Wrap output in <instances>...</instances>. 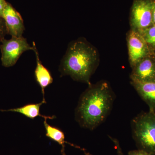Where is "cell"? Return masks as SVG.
<instances>
[{
	"instance_id": "cell-1",
	"label": "cell",
	"mask_w": 155,
	"mask_h": 155,
	"mask_svg": "<svg viewBox=\"0 0 155 155\" xmlns=\"http://www.w3.org/2000/svg\"><path fill=\"white\" fill-rule=\"evenodd\" d=\"M115 97L107 81L91 84L79 98L75 111L76 122L83 128L94 130L107 119Z\"/></svg>"
},
{
	"instance_id": "cell-2",
	"label": "cell",
	"mask_w": 155,
	"mask_h": 155,
	"mask_svg": "<svg viewBox=\"0 0 155 155\" xmlns=\"http://www.w3.org/2000/svg\"><path fill=\"white\" fill-rule=\"evenodd\" d=\"M99 62L98 52L83 38L71 42L59 67L61 76L90 85V79Z\"/></svg>"
},
{
	"instance_id": "cell-3",
	"label": "cell",
	"mask_w": 155,
	"mask_h": 155,
	"mask_svg": "<svg viewBox=\"0 0 155 155\" xmlns=\"http://www.w3.org/2000/svg\"><path fill=\"white\" fill-rule=\"evenodd\" d=\"M134 139L138 149L155 155V112L141 113L131 121Z\"/></svg>"
},
{
	"instance_id": "cell-4",
	"label": "cell",
	"mask_w": 155,
	"mask_h": 155,
	"mask_svg": "<svg viewBox=\"0 0 155 155\" xmlns=\"http://www.w3.org/2000/svg\"><path fill=\"white\" fill-rule=\"evenodd\" d=\"M153 0H133L130 8V29L140 32L153 25Z\"/></svg>"
},
{
	"instance_id": "cell-5",
	"label": "cell",
	"mask_w": 155,
	"mask_h": 155,
	"mask_svg": "<svg viewBox=\"0 0 155 155\" xmlns=\"http://www.w3.org/2000/svg\"><path fill=\"white\" fill-rule=\"evenodd\" d=\"M0 45L2 53V65L5 67L14 66L22 53L29 50H33L26 38L23 37H12L10 39H4Z\"/></svg>"
},
{
	"instance_id": "cell-6",
	"label": "cell",
	"mask_w": 155,
	"mask_h": 155,
	"mask_svg": "<svg viewBox=\"0 0 155 155\" xmlns=\"http://www.w3.org/2000/svg\"><path fill=\"white\" fill-rule=\"evenodd\" d=\"M126 39L129 64L131 68L143 58L152 54V51L137 31L130 29Z\"/></svg>"
},
{
	"instance_id": "cell-7",
	"label": "cell",
	"mask_w": 155,
	"mask_h": 155,
	"mask_svg": "<svg viewBox=\"0 0 155 155\" xmlns=\"http://www.w3.org/2000/svg\"><path fill=\"white\" fill-rule=\"evenodd\" d=\"M130 78L139 82L155 81V55L152 53L131 68Z\"/></svg>"
},
{
	"instance_id": "cell-8",
	"label": "cell",
	"mask_w": 155,
	"mask_h": 155,
	"mask_svg": "<svg viewBox=\"0 0 155 155\" xmlns=\"http://www.w3.org/2000/svg\"><path fill=\"white\" fill-rule=\"evenodd\" d=\"M3 19L5 22L8 34L14 37H21L25 30L23 19L17 12L8 2L3 14Z\"/></svg>"
},
{
	"instance_id": "cell-9",
	"label": "cell",
	"mask_w": 155,
	"mask_h": 155,
	"mask_svg": "<svg viewBox=\"0 0 155 155\" xmlns=\"http://www.w3.org/2000/svg\"><path fill=\"white\" fill-rule=\"evenodd\" d=\"M130 83L148 106L149 111L155 112V81L142 82L131 81Z\"/></svg>"
},
{
	"instance_id": "cell-10",
	"label": "cell",
	"mask_w": 155,
	"mask_h": 155,
	"mask_svg": "<svg viewBox=\"0 0 155 155\" xmlns=\"http://www.w3.org/2000/svg\"><path fill=\"white\" fill-rule=\"evenodd\" d=\"M34 52L35 53L36 59V67L35 70V76L37 82L41 89L43 101L45 99V89L52 83L53 78L51 72L42 64L39 59L38 51L37 49L34 42H33Z\"/></svg>"
},
{
	"instance_id": "cell-11",
	"label": "cell",
	"mask_w": 155,
	"mask_h": 155,
	"mask_svg": "<svg viewBox=\"0 0 155 155\" xmlns=\"http://www.w3.org/2000/svg\"><path fill=\"white\" fill-rule=\"evenodd\" d=\"M46 102L42 101L41 102L38 104H29L22 106L20 107L14 108L8 110H0L2 111H9V112H16L20 113L24 115L25 117L29 119H34L38 116L42 117L44 119H53L55 118V116H46L41 115L40 114L41 106L44 104Z\"/></svg>"
},
{
	"instance_id": "cell-12",
	"label": "cell",
	"mask_w": 155,
	"mask_h": 155,
	"mask_svg": "<svg viewBox=\"0 0 155 155\" xmlns=\"http://www.w3.org/2000/svg\"><path fill=\"white\" fill-rule=\"evenodd\" d=\"M44 125L46 130V136L52 140L59 143L62 147L61 152L62 155H66L65 153V134L63 130L55 126L50 125L45 119Z\"/></svg>"
},
{
	"instance_id": "cell-13",
	"label": "cell",
	"mask_w": 155,
	"mask_h": 155,
	"mask_svg": "<svg viewBox=\"0 0 155 155\" xmlns=\"http://www.w3.org/2000/svg\"><path fill=\"white\" fill-rule=\"evenodd\" d=\"M139 33L144 39L152 51L155 50V25H153Z\"/></svg>"
},
{
	"instance_id": "cell-14",
	"label": "cell",
	"mask_w": 155,
	"mask_h": 155,
	"mask_svg": "<svg viewBox=\"0 0 155 155\" xmlns=\"http://www.w3.org/2000/svg\"><path fill=\"white\" fill-rule=\"evenodd\" d=\"M8 34L5 22L2 18L0 17V43L5 39L6 35Z\"/></svg>"
},
{
	"instance_id": "cell-15",
	"label": "cell",
	"mask_w": 155,
	"mask_h": 155,
	"mask_svg": "<svg viewBox=\"0 0 155 155\" xmlns=\"http://www.w3.org/2000/svg\"><path fill=\"white\" fill-rule=\"evenodd\" d=\"M128 155H150L147 153L142 150L138 149L130 151L128 153Z\"/></svg>"
},
{
	"instance_id": "cell-16",
	"label": "cell",
	"mask_w": 155,
	"mask_h": 155,
	"mask_svg": "<svg viewBox=\"0 0 155 155\" xmlns=\"http://www.w3.org/2000/svg\"><path fill=\"white\" fill-rule=\"evenodd\" d=\"M8 2L5 0H0V17L2 18L4 10Z\"/></svg>"
},
{
	"instance_id": "cell-17",
	"label": "cell",
	"mask_w": 155,
	"mask_h": 155,
	"mask_svg": "<svg viewBox=\"0 0 155 155\" xmlns=\"http://www.w3.org/2000/svg\"><path fill=\"white\" fill-rule=\"evenodd\" d=\"M111 139L115 143V147H116V150H117V155H123V153H122V150L121 148L119 146V143L118 140L112 138L111 137Z\"/></svg>"
},
{
	"instance_id": "cell-18",
	"label": "cell",
	"mask_w": 155,
	"mask_h": 155,
	"mask_svg": "<svg viewBox=\"0 0 155 155\" xmlns=\"http://www.w3.org/2000/svg\"><path fill=\"white\" fill-rule=\"evenodd\" d=\"M152 22L153 25H155V0H153L152 9Z\"/></svg>"
},
{
	"instance_id": "cell-19",
	"label": "cell",
	"mask_w": 155,
	"mask_h": 155,
	"mask_svg": "<svg viewBox=\"0 0 155 155\" xmlns=\"http://www.w3.org/2000/svg\"><path fill=\"white\" fill-rule=\"evenodd\" d=\"M80 148L81 149V148ZM81 149L83 151L84 153V155H92L90 153L87 152L86 151H85V150L84 149Z\"/></svg>"
},
{
	"instance_id": "cell-20",
	"label": "cell",
	"mask_w": 155,
	"mask_h": 155,
	"mask_svg": "<svg viewBox=\"0 0 155 155\" xmlns=\"http://www.w3.org/2000/svg\"><path fill=\"white\" fill-rule=\"evenodd\" d=\"M152 51L153 54L155 55V50H153Z\"/></svg>"
}]
</instances>
